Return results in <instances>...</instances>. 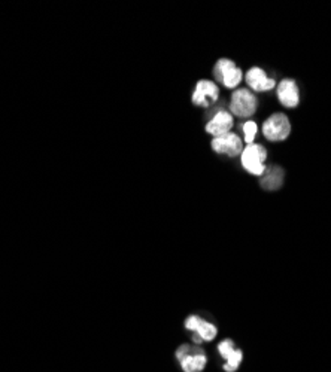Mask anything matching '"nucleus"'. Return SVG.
<instances>
[{
    "instance_id": "obj_6",
    "label": "nucleus",
    "mask_w": 331,
    "mask_h": 372,
    "mask_svg": "<svg viewBox=\"0 0 331 372\" xmlns=\"http://www.w3.org/2000/svg\"><path fill=\"white\" fill-rule=\"evenodd\" d=\"M214 75L216 81L227 88H236L242 81V70L231 60H219L215 64Z\"/></svg>"
},
{
    "instance_id": "obj_11",
    "label": "nucleus",
    "mask_w": 331,
    "mask_h": 372,
    "mask_svg": "<svg viewBox=\"0 0 331 372\" xmlns=\"http://www.w3.org/2000/svg\"><path fill=\"white\" fill-rule=\"evenodd\" d=\"M247 82L256 91H269L274 87V79H269L260 67H253L247 73Z\"/></svg>"
},
{
    "instance_id": "obj_2",
    "label": "nucleus",
    "mask_w": 331,
    "mask_h": 372,
    "mask_svg": "<svg viewBox=\"0 0 331 372\" xmlns=\"http://www.w3.org/2000/svg\"><path fill=\"white\" fill-rule=\"evenodd\" d=\"M185 328L194 332L193 341L196 345L202 344L203 341H207V343L214 341L216 338V334H218V329L214 323L207 322L203 318H200V315H196V314H191V315H189V318H186Z\"/></svg>"
},
{
    "instance_id": "obj_5",
    "label": "nucleus",
    "mask_w": 331,
    "mask_h": 372,
    "mask_svg": "<svg viewBox=\"0 0 331 372\" xmlns=\"http://www.w3.org/2000/svg\"><path fill=\"white\" fill-rule=\"evenodd\" d=\"M291 126L290 121L284 114L272 115L263 126V133L272 142H281L290 136Z\"/></svg>"
},
{
    "instance_id": "obj_7",
    "label": "nucleus",
    "mask_w": 331,
    "mask_h": 372,
    "mask_svg": "<svg viewBox=\"0 0 331 372\" xmlns=\"http://www.w3.org/2000/svg\"><path fill=\"white\" fill-rule=\"evenodd\" d=\"M212 149L218 154L235 158L239 154H242V140L239 139L237 134L227 133L224 136L215 137L212 140Z\"/></svg>"
},
{
    "instance_id": "obj_15",
    "label": "nucleus",
    "mask_w": 331,
    "mask_h": 372,
    "mask_svg": "<svg viewBox=\"0 0 331 372\" xmlns=\"http://www.w3.org/2000/svg\"><path fill=\"white\" fill-rule=\"evenodd\" d=\"M244 133H245V140H247V143L251 144L253 142V137H256V134H257V124L252 122V121L245 122Z\"/></svg>"
},
{
    "instance_id": "obj_12",
    "label": "nucleus",
    "mask_w": 331,
    "mask_h": 372,
    "mask_svg": "<svg viewBox=\"0 0 331 372\" xmlns=\"http://www.w3.org/2000/svg\"><path fill=\"white\" fill-rule=\"evenodd\" d=\"M284 182V172L278 165H272L266 168L264 177L261 179V186L266 191H276L279 189Z\"/></svg>"
},
{
    "instance_id": "obj_14",
    "label": "nucleus",
    "mask_w": 331,
    "mask_h": 372,
    "mask_svg": "<svg viewBox=\"0 0 331 372\" xmlns=\"http://www.w3.org/2000/svg\"><path fill=\"white\" fill-rule=\"evenodd\" d=\"M235 348H236V345H235L233 341H231V340H224V341H221L218 344V353H219L221 357L226 359L231 352L235 350Z\"/></svg>"
},
{
    "instance_id": "obj_8",
    "label": "nucleus",
    "mask_w": 331,
    "mask_h": 372,
    "mask_svg": "<svg viewBox=\"0 0 331 372\" xmlns=\"http://www.w3.org/2000/svg\"><path fill=\"white\" fill-rule=\"evenodd\" d=\"M219 89L211 81H200L196 87V91L193 94V103L196 106L209 107L218 100Z\"/></svg>"
},
{
    "instance_id": "obj_10",
    "label": "nucleus",
    "mask_w": 331,
    "mask_h": 372,
    "mask_svg": "<svg viewBox=\"0 0 331 372\" xmlns=\"http://www.w3.org/2000/svg\"><path fill=\"white\" fill-rule=\"evenodd\" d=\"M278 97L285 107H295L299 105V88L291 79H284L278 87Z\"/></svg>"
},
{
    "instance_id": "obj_9",
    "label": "nucleus",
    "mask_w": 331,
    "mask_h": 372,
    "mask_svg": "<svg viewBox=\"0 0 331 372\" xmlns=\"http://www.w3.org/2000/svg\"><path fill=\"white\" fill-rule=\"evenodd\" d=\"M231 127H233V117H231L228 112L221 110L211 121L207 122L206 131L209 134H212V136L215 137H219L227 134Z\"/></svg>"
},
{
    "instance_id": "obj_13",
    "label": "nucleus",
    "mask_w": 331,
    "mask_h": 372,
    "mask_svg": "<svg viewBox=\"0 0 331 372\" xmlns=\"http://www.w3.org/2000/svg\"><path fill=\"white\" fill-rule=\"evenodd\" d=\"M224 360H226V364L223 366L224 371L226 372H236L240 368L242 362H244V352H242L240 348L236 347L235 350L231 352Z\"/></svg>"
},
{
    "instance_id": "obj_3",
    "label": "nucleus",
    "mask_w": 331,
    "mask_h": 372,
    "mask_svg": "<svg viewBox=\"0 0 331 372\" xmlns=\"http://www.w3.org/2000/svg\"><path fill=\"white\" fill-rule=\"evenodd\" d=\"M267 152L263 148L261 144H248V148L242 151V165L252 174L261 176L266 172V165H264V160H266Z\"/></svg>"
},
{
    "instance_id": "obj_1",
    "label": "nucleus",
    "mask_w": 331,
    "mask_h": 372,
    "mask_svg": "<svg viewBox=\"0 0 331 372\" xmlns=\"http://www.w3.org/2000/svg\"><path fill=\"white\" fill-rule=\"evenodd\" d=\"M175 356L184 372H202L207 365V356L198 345L182 344L176 348Z\"/></svg>"
},
{
    "instance_id": "obj_4",
    "label": "nucleus",
    "mask_w": 331,
    "mask_h": 372,
    "mask_svg": "<svg viewBox=\"0 0 331 372\" xmlns=\"http://www.w3.org/2000/svg\"><path fill=\"white\" fill-rule=\"evenodd\" d=\"M230 110L233 112L236 117L248 118V117L256 114L257 98L252 93H249V89L240 88V89H237V91L233 93V96H231Z\"/></svg>"
}]
</instances>
